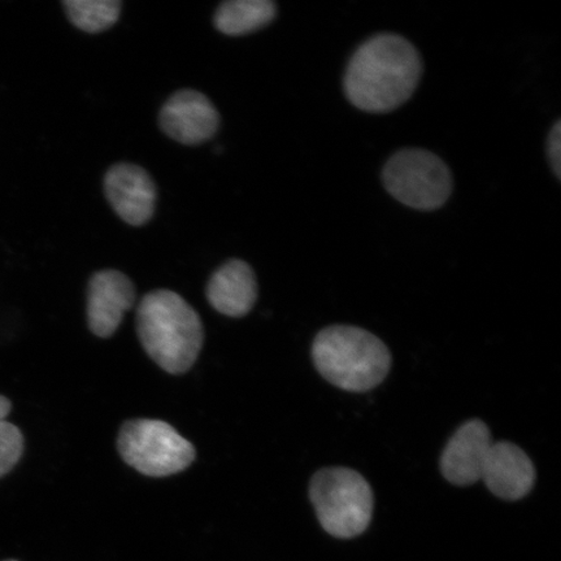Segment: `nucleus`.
Returning <instances> with one entry per match:
<instances>
[{
    "mask_svg": "<svg viewBox=\"0 0 561 561\" xmlns=\"http://www.w3.org/2000/svg\"><path fill=\"white\" fill-rule=\"evenodd\" d=\"M423 59L410 41L381 33L367 39L351 56L343 89L354 107L369 114H388L415 93Z\"/></svg>",
    "mask_w": 561,
    "mask_h": 561,
    "instance_id": "1",
    "label": "nucleus"
},
{
    "mask_svg": "<svg viewBox=\"0 0 561 561\" xmlns=\"http://www.w3.org/2000/svg\"><path fill=\"white\" fill-rule=\"evenodd\" d=\"M140 343L151 359L168 374H185L198 359L203 325L198 313L171 290L147 294L138 306Z\"/></svg>",
    "mask_w": 561,
    "mask_h": 561,
    "instance_id": "2",
    "label": "nucleus"
},
{
    "mask_svg": "<svg viewBox=\"0 0 561 561\" xmlns=\"http://www.w3.org/2000/svg\"><path fill=\"white\" fill-rule=\"evenodd\" d=\"M312 359L328 382L354 392L375 389L391 367L390 351L380 339L346 325L329 327L316 335Z\"/></svg>",
    "mask_w": 561,
    "mask_h": 561,
    "instance_id": "3",
    "label": "nucleus"
},
{
    "mask_svg": "<svg viewBox=\"0 0 561 561\" xmlns=\"http://www.w3.org/2000/svg\"><path fill=\"white\" fill-rule=\"evenodd\" d=\"M310 497L322 528L335 538L363 535L374 515L369 483L353 469H321L312 477Z\"/></svg>",
    "mask_w": 561,
    "mask_h": 561,
    "instance_id": "4",
    "label": "nucleus"
},
{
    "mask_svg": "<svg viewBox=\"0 0 561 561\" xmlns=\"http://www.w3.org/2000/svg\"><path fill=\"white\" fill-rule=\"evenodd\" d=\"M386 191L402 205L419 210H436L453 193L450 168L423 149H404L392 156L382 171Z\"/></svg>",
    "mask_w": 561,
    "mask_h": 561,
    "instance_id": "5",
    "label": "nucleus"
},
{
    "mask_svg": "<svg viewBox=\"0 0 561 561\" xmlns=\"http://www.w3.org/2000/svg\"><path fill=\"white\" fill-rule=\"evenodd\" d=\"M117 447L126 465L149 477L180 473L195 459L191 442L160 420L128 421L118 433Z\"/></svg>",
    "mask_w": 561,
    "mask_h": 561,
    "instance_id": "6",
    "label": "nucleus"
},
{
    "mask_svg": "<svg viewBox=\"0 0 561 561\" xmlns=\"http://www.w3.org/2000/svg\"><path fill=\"white\" fill-rule=\"evenodd\" d=\"M160 128L175 142L195 146L214 138L220 115L213 102L196 90H180L165 102L159 116Z\"/></svg>",
    "mask_w": 561,
    "mask_h": 561,
    "instance_id": "7",
    "label": "nucleus"
},
{
    "mask_svg": "<svg viewBox=\"0 0 561 561\" xmlns=\"http://www.w3.org/2000/svg\"><path fill=\"white\" fill-rule=\"evenodd\" d=\"M104 193L110 205L133 227H142L156 213L158 188L142 167L118 163L104 178Z\"/></svg>",
    "mask_w": 561,
    "mask_h": 561,
    "instance_id": "8",
    "label": "nucleus"
},
{
    "mask_svg": "<svg viewBox=\"0 0 561 561\" xmlns=\"http://www.w3.org/2000/svg\"><path fill=\"white\" fill-rule=\"evenodd\" d=\"M136 304V289L124 273L105 270L91 277L88 289V320L91 332L108 339L122 324L124 313Z\"/></svg>",
    "mask_w": 561,
    "mask_h": 561,
    "instance_id": "9",
    "label": "nucleus"
},
{
    "mask_svg": "<svg viewBox=\"0 0 561 561\" xmlns=\"http://www.w3.org/2000/svg\"><path fill=\"white\" fill-rule=\"evenodd\" d=\"M494 440L489 426L481 420L462 424L440 456V471L448 482L458 486L481 480L483 465Z\"/></svg>",
    "mask_w": 561,
    "mask_h": 561,
    "instance_id": "10",
    "label": "nucleus"
},
{
    "mask_svg": "<svg viewBox=\"0 0 561 561\" xmlns=\"http://www.w3.org/2000/svg\"><path fill=\"white\" fill-rule=\"evenodd\" d=\"M481 480L494 495L517 501L530 493L536 469L520 447L506 440L494 442L483 465Z\"/></svg>",
    "mask_w": 561,
    "mask_h": 561,
    "instance_id": "11",
    "label": "nucleus"
},
{
    "mask_svg": "<svg viewBox=\"0 0 561 561\" xmlns=\"http://www.w3.org/2000/svg\"><path fill=\"white\" fill-rule=\"evenodd\" d=\"M207 299L217 312L230 318L248 314L257 299L254 271L238 259L224 264L209 279Z\"/></svg>",
    "mask_w": 561,
    "mask_h": 561,
    "instance_id": "12",
    "label": "nucleus"
},
{
    "mask_svg": "<svg viewBox=\"0 0 561 561\" xmlns=\"http://www.w3.org/2000/svg\"><path fill=\"white\" fill-rule=\"evenodd\" d=\"M277 15L271 0H229L216 11L215 25L221 33L238 37L263 30Z\"/></svg>",
    "mask_w": 561,
    "mask_h": 561,
    "instance_id": "13",
    "label": "nucleus"
},
{
    "mask_svg": "<svg viewBox=\"0 0 561 561\" xmlns=\"http://www.w3.org/2000/svg\"><path fill=\"white\" fill-rule=\"evenodd\" d=\"M75 26L87 33L110 30L121 18V0H67L62 3Z\"/></svg>",
    "mask_w": 561,
    "mask_h": 561,
    "instance_id": "14",
    "label": "nucleus"
},
{
    "mask_svg": "<svg viewBox=\"0 0 561 561\" xmlns=\"http://www.w3.org/2000/svg\"><path fill=\"white\" fill-rule=\"evenodd\" d=\"M23 454V433L9 421H0V479L18 466Z\"/></svg>",
    "mask_w": 561,
    "mask_h": 561,
    "instance_id": "15",
    "label": "nucleus"
},
{
    "mask_svg": "<svg viewBox=\"0 0 561 561\" xmlns=\"http://www.w3.org/2000/svg\"><path fill=\"white\" fill-rule=\"evenodd\" d=\"M547 157H549L550 164L557 179L561 178V122L558 121L552 126L549 138H547Z\"/></svg>",
    "mask_w": 561,
    "mask_h": 561,
    "instance_id": "16",
    "label": "nucleus"
},
{
    "mask_svg": "<svg viewBox=\"0 0 561 561\" xmlns=\"http://www.w3.org/2000/svg\"><path fill=\"white\" fill-rule=\"evenodd\" d=\"M12 411V403L10 399H7L3 396H0V421H3L7 419V416L10 415Z\"/></svg>",
    "mask_w": 561,
    "mask_h": 561,
    "instance_id": "17",
    "label": "nucleus"
},
{
    "mask_svg": "<svg viewBox=\"0 0 561 561\" xmlns=\"http://www.w3.org/2000/svg\"><path fill=\"white\" fill-rule=\"evenodd\" d=\"M5 561H18V560H5Z\"/></svg>",
    "mask_w": 561,
    "mask_h": 561,
    "instance_id": "18",
    "label": "nucleus"
}]
</instances>
